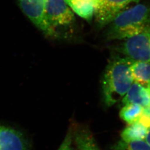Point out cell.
Instances as JSON below:
<instances>
[{
    "instance_id": "obj_1",
    "label": "cell",
    "mask_w": 150,
    "mask_h": 150,
    "mask_svg": "<svg viewBox=\"0 0 150 150\" xmlns=\"http://www.w3.org/2000/svg\"><path fill=\"white\" fill-rule=\"evenodd\" d=\"M134 60L115 57L107 64L102 80L103 101L108 107L122 100L134 83L130 67Z\"/></svg>"
},
{
    "instance_id": "obj_2",
    "label": "cell",
    "mask_w": 150,
    "mask_h": 150,
    "mask_svg": "<svg viewBox=\"0 0 150 150\" xmlns=\"http://www.w3.org/2000/svg\"><path fill=\"white\" fill-rule=\"evenodd\" d=\"M150 25V5L137 4L122 11L108 26V40H125L142 32Z\"/></svg>"
},
{
    "instance_id": "obj_3",
    "label": "cell",
    "mask_w": 150,
    "mask_h": 150,
    "mask_svg": "<svg viewBox=\"0 0 150 150\" xmlns=\"http://www.w3.org/2000/svg\"><path fill=\"white\" fill-rule=\"evenodd\" d=\"M116 50L134 61L150 64V25L139 34L123 40Z\"/></svg>"
},
{
    "instance_id": "obj_4",
    "label": "cell",
    "mask_w": 150,
    "mask_h": 150,
    "mask_svg": "<svg viewBox=\"0 0 150 150\" xmlns=\"http://www.w3.org/2000/svg\"><path fill=\"white\" fill-rule=\"evenodd\" d=\"M18 2L23 13L43 34L50 38L57 36L47 21V0H18Z\"/></svg>"
},
{
    "instance_id": "obj_5",
    "label": "cell",
    "mask_w": 150,
    "mask_h": 150,
    "mask_svg": "<svg viewBox=\"0 0 150 150\" xmlns=\"http://www.w3.org/2000/svg\"><path fill=\"white\" fill-rule=\"evenodd\" d=\"M140 0H97L94 17L98 27L108 25L113 20L131 4H139Z\"/></svg>"
},
{
    "instance_id": "obj_6",
    "label": "cell",
    "mask_w": 150,
    "mask_h": 150,
    "mask_svg": "<svg viewBox=\"0 0 150 150\" xmlns=\"http://www.w3.org/2000/svg\"><path fill=\"white\" fill-rule=\"evenodd\" d=\"M46 16L50 26L56 33L57 27L70 26L75 20L74 12L64 0H47Z\"/></svg>"
},
{
    "instance_id": "obj_7",
    "label": "cell",
    "mask_w": 150,
    "mask_h": 150,
    "mask_svg": "<svg viewBox=\"0 0 150 150\" xmlns=\"http://www.w3.org/2000/svg\"><path fill=\"white\" fill-rule=\"evenodd\" d=\"M0 150H30V146L21 132L0 126Z\"/></svg>"
},
{
    "instance_id": "obj_8",
    "label": "cell",
    "mask_w": 150,
    "mask_h": 150,
    "mask_svg": "<svg viewBox=\"0 0 150 150\" xmlns=\"http://www.w3.org/2000/svg\"><path fill=\"white\" fill-rule=\"evenodd\" d=\"M122 102L123 105L134 103L144 108L150 107V87L134 82Z\"/></svg>"
},
{
    "instance_id": "obj_9",
    "label": "cell",
    "mask_w": 150,
    "mask_h": 150,
    "mask_svg": "<svg viewBox=\"0 0 150 150\" xmlns=\"http://www.w3.org/2000/svg\"><path fill=\"white\" fill-rule=\"evenodd\" d=\"M72 132L76 150H101L89 129L79 127Z\"/></svg>"
},
{
    "instance_id": "obj_10",
    "label": "cell",
    "mask_w": 150,
    "mask_h": 150,
    "mask_svg": "<svg viewBox=\"0 0 150 150\" xmlns=\"http://www.w3.org/2000/svg\"><path fill=\"white\" fill-rule=\"evenodd\" d=\"M130 71L134 82L150 87V64L134 61L130 67Z\"/></svg>"
},
{
    "instance_id": "obj_11",
    "label": "cell",
    "mask_w": 150,
    "mask_h": 150,
    "mask_svg": "<svg viewBox=\"0 0 150 150\" xmlns=\"http://www.w3.org/2000/svg\"><path fill=\"white\" fill-rule=\"evenodd\" d=\"M149 129L139 122L129 124L121 132V139L126 142L144 140Z\"/></svg>"
},
{
    "instance_id": "obj_12",
    "label": "cell",
    "mask_w": 150,
    "mask_h": 150,
    "mask_svg": "<svg viewBox=\"0 0 150 150\" xmlns=\"http://www.w3.org/2000/svg\"><path fill=\"white\" fill-rule=\"evenodd\" d=\"M144 107L134 103L124 105L120 112V117L128 124L136 122L139 120Z\"/></svg>"
},
{
    "instance_id": "obj_13",
    "label": "cell",
    "mask_w": 150,
    "mask_h": 150,
    "mask_svg": "<svg viewBox=\"0 0 150 150\" xmlns=\"http://www.w3.org/2000/svg\"><path fill=\"white\" fill-rule=\"evenodd\" d=\"M111 150H150V146L145 140L126 142L121 139L113 145Z\"/></svg>"
},
{
    "instance_id": "obj_14",
    "label": "cell",
    "mask_w": 150,
    "mask_h": 150,
    "mask_svg": "<svg viewBox=\"0 0 150 150\" xmlns=\"http://www.w3.org/2000/svg\"><path fill=\"white\" fill-rule=\"evenodd\" d=\"M73 132L72 129H70L66 135L64 141L60 145L58 150H74L72 147Z\"/></svg>"
},
{
    "instance_id": "obj_15",
    "label": "cell",
    "mask_w": 150,
    "mask_h": 150,
    "mask_svg": "<svg viewBox=\"0 0 150 150\" xmlns=\"http://www.w3.org/2000/svg\"><path fill=\"white\" fill-rule=\"evenodd\" d=\"M144 126L150 128V107H145L143 109L141 115L138 121Z\"/></svg>"
},
{
    "instance_id": "obj_16",
    "label": "cell",
    "mask_w": 150,
    "mask_h": 150,
    "mask_svg": "<svg viewBox=\"0 0 150 150\" xmlns=\"http://www.w3.org/2000/svg\"><path fill=\"white\" fill-rule=\"evenodd\" d=\"M145 141L147 142V144L148 145L150 146V128L149 129V131H148V132L146 136V137H145Z\"/></svg>"
},
{
    "instance_id": "obj_17",
    "label": "cell",
    "mask_w": 150,
    "mask_h": 150,
    "mask_svg": "<svg viewBox=\"0 0 150 150\" xmlns=\"http://www.w3.org/2000/svg\"><path fill=\"white\" fill-rule=\"evenodd\" d=\"M83 1H87V2H91L92 4H93L95 6V5H96L97 1V0H83Z\"/></svg>"
},
{
    "instance_id": "obj_18",
    "label": "cell",
    "mask_w": 150,
    "mask_h": 150,
    "mask_svg": "<svg viewBox=\"0 0 150 150\" xmlns=\"http://www.w3.org/2000/svg\"><path fill=\"white\" fill-rule=\"evenodd\" d=\"M64 1L66 2V3H67V4H68V5H69V4H70V2L71 0H64Z\"/></svg>"
}]
</instances>
